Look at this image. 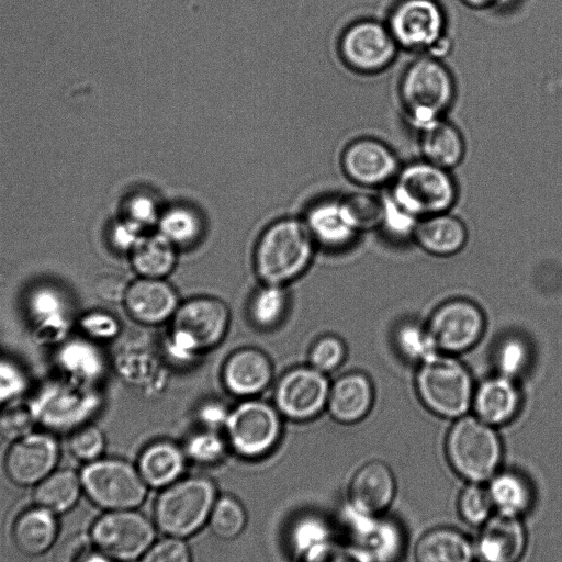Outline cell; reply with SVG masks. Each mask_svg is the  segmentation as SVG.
<instances>
[{
  "label": "cell",
  "mask_w": 562,
  "mask_h": 562,
  "mask_svg": "<svg viewBox=\"0 0 562 562\" xmlns=\"http://www.w3.org/2000/svg\"><path fill=\"white\" fill-rule=\"evenodd\" d=\"M313 237L305 223L286 218L269 226L255 250V269L265 284L283 285L299 277L313 256Z\"/></svg>",
  "instance_id": "cell-1"
},
{
  "label": "cell",
  "mask_w": 562,
  "mask_h": 562,
  "mask_svg": "<svg viewBox=\"0 0 562 562\" xmlns=\"http://www.w3.org/2000/svg\"><path fill=\"white\" fill-rule=\"evenodd\" d=\"M400 95L412 125L422 130L441 119L456 95V85L449 69L434 56L415 59L405 69Z\"/></svg>",
  "instance_id": "cell-2"
},
{
  "label": "cell",
  "mask_w": 562,
  "mask_h": 562,
  "mask_svg": "<svg viewBox=\"0 0 562 562\" xmlns=\"http://www.w3.org/2000/svg\"><path fill=\"white\" fill-rule=\"evenodd\" d=\"M415 386L423 404L443 418H460L472 405L473 383L462 362L437 353L419 363Z\"/></svg>",
  "instance_id": "cell-3"
},
{
  "label": "cell",
  "mask_w": 562,
  "mask_h": 562,
  "mask_svg": "<svg viewBox=\"0 0 562 562\" xmlns=\"http://www.w3.org/2000/svg\"><path fill=\"white\" fill-rule=\"evenodd\" d=\"M451 468L463 479L480 483L491 479L502 460V442L493 426L476 416H462L446 438Z\"/></svg>",
  "instance_id": "cell-4"
},
{
  "label": "cell",
  "mask_w": 562,
  "mask_h": 562,
  "mask_svg": "<svg viewBox=\"0 0 562 562\" xmlns=\"http://www.w3.org/2000/svg\"><path fill=\"white\" fill-rule=\"evenodd\" d=\"M457 196L449 170L426 160L400 169L390 194L400 207L418 220L448 212Z\"/></svg>",
  "instance_id": "cell-5"
},
{
  "label": "cell",
  "mask_w": 562,
  "mask_h": 562,
  "mask_svg": "<svg viewBox=\"0 0 562 562\" xmlns=\"http://www.w3.org/2000/svg\"><path fill=\"white\" fill-rule=\"evenodd\" d=\"M215 503V488L205 477L175 482L160 493L155 504V522L170 537L195 532L207 519Z\"/></svg>",
  "instance_id": "cell-6"
},
{
  "label": "cell",
  "mask_w": 562,
  "mask_h": 562,
  "mask_svg": "<svg viewBox=\"0 0 562 562\" xmlns=\"http://www.w3.org/2000/svg\"><path fill=\"white\" fill-rule=\"evenodd\" d=\"M225 431L231 447L246 458L269 452L281 434V418L277 407L259 401L246 400L229 412Z\"/></svg>",
  "instance_id": "cell-7"
},
{
  "label": "cell",
  "mask_w": 562,
  "mask_h": 562,
  "mask_svg": "<svg viewBox=\"0 0 562 562\" xmlns=\"http://www.w3.org/2000/svg\"><path fill=\"white\" fill-rule=\"evenodd\" d=\"M81 477L89 497L104 508L130 509L146 496V483L138 470L122 460L93 462L83 470Z\"/></svg>",
  "instance_id": "cell-8"
},
{
  "label": "cell",
  "mask_w": 562,
  "mask_h": 562,
  "mask_svg": "<svg viewBox=\"0 0 562 562\" xmlns=\"http://www.w3.org/2000/svg\"><path fill=\"white\" fill-rule=\"evenodd\" d=\"M426 328L437 351L453 356L477 344L485 328V318L474 302L453 299L431 313Z\"/></svg>",
  "instance_id": "cell-9"
},
{
  "label": "cell",
  "mask_w": 562,
  "mask_h": 562,
  "mask_svg": "<svg viewBox=\"0 0 562 562\" xmlns=\"http://www.w3.org/2000/svg\"><path fill=\"white\" fill-rule=\"evenodd\" d=\"M92 538L100 552L109 558L130 561L144 554L153 544L155 529L144 515L119 509L97 520Z\"/></svg>",
  "instance_id": "cell-10"
},
{
  "label": "cell",
  "mask_w": 562,
  "mask_h": 562,
  "mask_svg": "<svg viewBox=\"0 0 562 562\" xmlns=\"http://www.w3.org/2000/svg\"><path fill=\"white\" fill-rule=\"evenodd\" d=\"M387 27L398 47L430 52L446 37V16L435 0H403L390 13Z\"/></svg>",
  "instance_id": "cell-11"
},
{
  "label": "cell",
  "mask_w": 562,
  "mask_h": 562,
  "mask_svg": "<svg viewBox=\"0 0 562 562\" xmlns=\"http://www.w3.org/2000/svg\"><path fill=\"white\" fill-rule=\"evenodd\" d=\"M329 389L325 373L311 366L294 368L277 383L276 407L293 420L314 418L327 406Z\"/></svg>",
  "instance_id": "cell-12"
},
{
  "label": "cell",
  "mask_w": 562,
  "mask_h": 562,
  "mask_svg": "<svg viewBox=\"0 0 562 562\" xmlns=\"http://www.w3.org/2000/svg\"><path fill=\"white\" fill-rule=\"evenodd\" d=\"M398 45L387 25L362 20L350 25L340 41V53L351 68L361 72H378L396 57Z\"/></svg>",
  "instance_id": "cell-13"
},
{
  "label": "cell",
  "mask_w": 562,
  "mask_h": 562,
  "mask_svg": "<svg viewBox=\"0 0 562 562\" xmlns=\"http://www.w3.org/2000/svg\"><path fill=\"white\" fill-rule=\"evenodd\" d=\"M229 311L215 297H194L179 304L171 317V331L183 336L199 352L218 345L228 328Z\"/></svg>",
  "instance_id": "cell-14"
},
{
  "label": "cell",
  "mask_w": 562,
  "mask_h": 562,
  "mask_svg": "<svg viewBox=\"0 0 562 562\" xmlns=\"http://www.w3.org/2000/svg\"><path fill=\"white\" fill-rule=\"evenodd\" d=\"M345 173L363 187H379L394 180L400 171L395 153L385 143L370 137L359 138L342 154Z\"/></svg>",
  "instance_id": "cell-15"
},
{
  "label": "cell",
  "mask_w": 562,
  "mask_h": 562,
  "mask_svg": "<svg viewBox=\"0 0 562 562\" xmlns=\"http://www.w3.org/2000/svg\"><path fill=\"white\" fill-rule=\"evenodd\" d=\"M58 457L57 443L48 435H26L9 449L4 468L16 484L31 485L44 479L54 468Z\"/></svg>",
  "instance_id": "cell-16"
},
{
  "label": "cell",
  "mask_w": 562,
  "mask_h": 562,
  "mask_svg": "<svg viewBox=\"0 0 562 562\" xmlns=\"http://www.w3.org/2000/svg\"><path fill=\"white\" fill-rule=\"evenodd\" d=\"M123 302L135 321L147 325L171 319L179 306L177 293L168 282L143 277L126 286Z\"/></svg>",
  "instance_id": "cell-17"
},
{
  "label": "cell",
  "mask_w": 562,
  "mask_h": 562,
  "mask_svg": "<svg viewBox=\"0 0 562 562\" xmlns=\"http://www.w3.org/2000/svg\"><path fill=\"white\" fill-rule=\"evenodd\" d=\"M394 494L395 479L391 469L384 462L370 461L350 482V507L363 515L379 516L390 506Z\"/></svg>",
  "instance_id": "cell-18"
},
{
  "label": "cell",
  "mask_w": 562,
  "mask_h": 562,
  "mask_svg": "<svg viewBox=\"0 0 562 562\" xmlns=\"http://www.w3.org/2000/svg\"><path fill=\"white\" fill-rule=\"evenodd\" d=\"M526 548V531L519 517L498 513L490 517L477 539L483 562H518Z\"/></svg>",
  "instance_id": "cell-19"
},
{
  "label": "cell",
  "mask_w": 562,
  "mask_h": 562,
  "mask_svg": "<svg viewBox=\"0 0 562 562\" xmlns=\"http://www.w3.org/2000/svg\"><path fill=\"white\" fill-rule=\"evenodd\" d=\"M225 387L234 395L254 396L263 391L272 379V364L266 353L256 348L233 352L222 371Z\"/></svg>",
  "instance_id": "cell-20"
},
{
  "label": "cell",
  "mask_w": 562,
  "mask_h": 562,
  "mask_svg": "<svg viewBox=\"0 0 562 562\" xmlns=\"http://www.w3.org/2000/svg\"><path fill=\"white\" fill-rule=\"evenodd\" d=\"M373 401V384L368 375L349 372L330 385L326 407L335 420L353 424L368 415Z\"/></svg>",
  "instance_id": "cell-21"
},
{
  "label": "cell",
  "mask_w": 562,
  "mask_h": 562,
  "mask_svg": "<svg viewBox=\"0 0 562 562\" xmlns=\"http://www.w3.org/2000/svg\"><path fill=\"white\" fill-rule=\"evenodd\" d=\"M475 416L495 427L507 424L520 406V393L512 378L496 374L482 381L473 393Z\"/></svg>",
  "instance_id": "cell-22"
},
{
  "label": "cell",
  "mask_w": 562,
  "mask_h": 562,
  "mask_svg": "<svg viewBox=\"0 0 562 562\" xmlns=\"http://www.w3.org/2000/svg\"><path fill=\"white\" fill-rule=\"evenodd\" d=\"M349 516L355 536L362 542L360 547L373 562L397 561L403 551L404 536L395 522L363 515L352 508Z\"/></svg>",
  "instance_id": "cell-23"
},
{
  "label": "cell",
  "mask_w": 562,
  "mask_h": 562,
  "mask_svg": "<svg viewBox=\"0 0 562 562\" xmlns=\"http://www.w3.org/2000/svg\"><path fill=\"white\" fill-rule=\"evenodd\" d=\"M413 236L425 251L446 257L463 248L468 232L460 218L445 212L418 220Z\"/></svg>",
  "instance_id": "cell-24"
},
{
  "label": "cell",
  "mask_w": 562,
  "mask_h": 562,
  "mask_svg": "<svg viewBox=\"0 0 562 562\" xmlns=\"http://www.w3.org/2000/svg\"><path fill=\"white\" fill-rule=\"evenodd\" d=\"M419 148L424 160L450 170L463 160L465 143L461 132L441 119L419 130Z\"/></svg>",
  "instance_id": "cell-25"
},
{
  "label": "cell",
  "mask_w": 562,
  "mask_h": 562,
  "mask_svg": "<svg viewBox=\"0 0 562 562\" xmlns=\"http://www.w3.org/2000/svg\"><path fill=\"white\" fill-rule=\"evenodd\" d=\"M474 549L469 538L450 527L426 531L415 547L416 562H473Z\"/></svg>",
  "instance_id": "cell-26"
},
{
  "label": "cell",
  "mask_w": 562,
  "mask_h": 562,
  "mask_svg": "<svg viewBox=\"0 0 562 562\" xmlns=\"http://www.w3.org/2000/svg\"><path fill=\"white\" fill-rule=\"evenodd\" d=\"M186 453L170 441H157L146 447L138 459V472L153 487L175 483L184 470Z\"/></svg>",
  "instance_id": "cell-27"
},
{
  "label": "cell",
  "mask_w": 562,
  "mask_h": 562,
  "mask_svg": "<svg viewBox=\"0 0 562 562\" xmlns=\"http://www.w3.org/2000/svg\"><path fill=\"white\" fill-rule=\"evenodd\" d=\"M305 224L313 239L330 248L346 246L357 233L348 222L340 201L315 205L308 212Z\"/></svg>",
  "instance_id": "cell-28"
},
{
  "label": "cell",
  "mask_w": 562,
  "mask_h": 562,
  "mask_svg": "<svg viewBox=\"0 0 562 562\" xmlns=\"http://www.w3.org/2000/svg\"><path fill=\"white\" fill-rule=\"evenodd\" d=\"M57 525L52 513L43 507L23 512L13 525V539L24 553L36 555L46 551L55 540Z\"/></svg>",
  "instance_id": "cell-29"
},
{
  "label": "cell",
  "mask_w": 562,
  "mask_h": 562,
  "mask_svg": "<svg viewBox=\"0 0 562 562\" xmlns=\"http://www.w3.org/2000/svg\"><path fill=\"white\" fill-rule=\"evenodd\" d=\"M487 491L493 507L504 515L519 517L532 507L535 501L530 482L522 474L514 471L495 474Z\"/></svg>",
  "instance_id": "cell-30"
},
{
  "label": "cell",
  "mask_w": 562,
  "mask_h": 562,
  "mask_svg": "<svg viewBox=\"0 0 562 562\" xmlns=\"http://www.w3.org/2000/svg\"><path fill=\"white\" fill-rule=\"evenodd\" d=\"M130 252L134 270L143 278L164 279L177 260L176 246L159 233L143 236Z\"/></svg>",
  "instance_id": "cell-31"
},
{
  "label": "cell",
  "mask_w": 562,
  "mask_h": 562,
  "mask_svg": "<svg viewBox=\"0 0 562 562\" xmlns=\"http://www.w3.org/2000/svg\"><path fill=\"white\" fill-rule=\"evenodd\" d=\"M79 490V480L74 472L58 471L38 485L35 499L41 507L61 513L76 503Z\"/></svg>",
  "instance_id": "cell-32"
},
{
  "label": "cell",
  "mask_w": 562,
  "mask_h": 562,
  "mask_svg": "<svg viewBox=\"0 0 562 562\" xmlns=\"http://www.w3.org/2000/svg\"><path fill=\"white\" fill-rule=\"evenodd\" d=\"M345 215L356 232L382 226L385 199L368 192H357L341 200Z\"/></svg>",
  "instance_id": "cell-33"
},
{
  "label": "cell",
  "mask_w": 562,
  "mask_h": 562,
  "mask_svg": "<svg viewBox=\"0 0 562 562\" xmlns=\"http://www.w3.org/2000/svg\"><path fill=\"white\" fill-rule=\"evenodd\" d=\"M288 305V295L283 285L265 284L251 299L250 317L262 328L277 325L283 317Z\"/></svg>",
  "instance_id": "cell-34"
},
{
  "label": "cell",
  "mask_w": 562,
  "mask_h": 562,
  "mask_svg": "<svg viewBox=\"0 0 562 562\" xmlns=\"http://www.w3.org/2000/svg\"><path fill=\"white\" fill-rule=\"evenodd\" d=\"M200 233V220L189 209L172 207L159 217V234L175 246L194 243Z\"/></svg>",
  "instance_id": "cell-35"
},
{
  "label": "cell",
  "mask_w": 562,
  "mask_h": 562,
  "mask_svg": "<svg viewBox=\"0 0 562 562\" xmlns=\"http://www.w3.org/2000/svg\"><path fill=\"white\" fill-rule=\"evenodd\" d=\"M209 522L216 537L229 540L237 537L244 529L245 510L235 498L223 496L214 503Z\"/></svg>",
  "instance_id": "cell-36"
},
{
  "label": "cell",
  "mask_w": 562,
  "mask_h": 562,
  "mask_svg": "<svg viewBox=\"0 0 562 562\" xmlns=\"http://www.w3.org/2000/svg\"><path fill=\"white\" fill-rule=\"evenodd\" d=\"M395 342L400 352L411 361L422 363L439 353L426 326L414 323L403 324L395 333Z\"/></svg>",
  "instance_id": "cell-37"
},
{
  "label": "cell",
  "mask_w": 562,
  "mask_h": 562,
  "mask_svg": "<svg viewBox=\"0 0 562 562\" xmlns=\"http://www.w3.org/2000/svg\"><path fill=\"white\" fill-rule=\"evenodd\" d=\"M458 509L461 518L469 525H483L493 509L487 488L479 483H470L460 493Z\"/></svg>",
  "instance_id": "cell-38"
},
{
  "label": "cell",
  "mask_w": 562,
  "mask_h": 562,
  "mask_svg": "<svg viewBox=\"0 0 562 562\" xmlns=\"http://www.w3.org/2000/svg\"><path fill=\"white\" fill-rule=\"evenodd\" d=\"M302 562H373L360 546L325 540L302 554Z\"/></svg>",
  "instance_id": "cell-39"
},
{
  "label": "cell",
  "mask_w": 562,
  "mask_h": 562,
  "mask_svg": "<svg viewBox=\"0 0 562 562\" xmlns=\"http://www.w3.org/2000/svg\"><path fill=\"white\" fill-rule=\"evenodd\" d=\"M225 449V439L217 430L204 428L188 438L184 453L198 463L209 464L218 461Z\"/></svg>",
  "instance_id": "cell-40"
},
{
  "label": "cell",
  "mask_w": 562,
  "mask_h": 562,
  "mask_svg": "<svg viewBox=\"0 0 562 562\" xmlns=\"http://www.w3.org/2000/svg\"><path fill=\"white\" fill-rule=\"evenodd\" d=\"M346 346L344 341L333 335L317 339L310 350V366L316 370L328 373L336 370L345 360Z\"/></svg>",
  "instance_id": "cell-41"
},
{
  "label": "cell",
  "mask_w": 562,
  "mask_h": 562,
  "mask_svg": "<svg viewBox=\"0 0 562 562\" xmlns=\"http://www.w3.org/2000/svg\"><path fill=\"white\" fill-rule=\"evenodd\" d=\"M528 360L527 346L518 338H508L501 344L496 353L499 374L514 378L524 369Z\"/></svg>",
  "instance_id": "cell-42"
},
{
  "label": "cell",
  "mask_w": 562,
  "mask_h": 562,
  "mask_svg": "<svg viewBox=\"0 0 562 562\" xmlns=\"http://www.w3.org/2000/svg\"><path fill=\"white\" fill-rule=\"evenodd\" d=\"M34 412L26 402L8 404L0 416V428L8 437H22L32 427Z\"/></svg>",
  "instance_id": "cell-43"
},
{
  "label": "cell",
  "mask_w": 562,
  "mask_h": 562,
  "mask_svg": "<svg viewBox=\"0 0 562 562\" xmlns=\"http://www.w3.org/2000/svg\"><path fill=\"white\" fill-rule=\"evenodd\" d=\"M69 447L72 454L78 459L93 460L104 448V437L95 426H82L74 431Z\"/></svg>",
  "instance_id": "cell-44"
},
{
  "label": "cell",
  "mask_w": 562,
  "mask_h": 562,
  "mask_svg": "<svg viewBox=\"0 0 562 562\" xmlns=\"http://www.w3.org/2000/svg\"><path fill=\"white\" fill-rule=\"evenodd\" d=\"M140 562H191L190 552L180 538L170 537L151 544Z\"/></svg>",
  "instance_id": "cell-45"
},
{
  "label": "cell",
  "mask_w": 562,
  "mask_h": 562,
  "mask_svg": "<svg viewBox=\"0 0 562 562\" xmlns=\"http://www.w3.org/2000/svg\"><path fill=\"white\" fill-rule=\"evenodd\" d=\"M327 539L328 531L326 527L315 518L302 519L293 528L292 543L294 549L302 554Z\"/></svg>",
  "instance_id": "cell-46"
},
{
  "label": "cell",
  "mask_w": 562,
  "mask_h": 562,
  "mask_svg": "<svg viewBox=\"0 0 562 562\" xmlns=\"http://www.w3.org/2000/svg\"><path fill=\"white\" fill-rule=\"evenodd\" d=\"M385 199V215L382 226L396 236L413 235L418 218L400 207L390 196Z\"/></svg>",
  "instance_id": "cell-47"
},
{
  "label": "cell",
  "mask_w": 562,
  "mask_h": 562,
  "mask_svg": "<svg viewBox=\"0 0 562 562\" xmlns=\"http://www.w3.org/2000/svg\"><path fill=\"white\" fill-rule=\"evenodd\" d=\"M126 218L142 228L153 224L157 220L155 202L147 195L133 196L126 205Z\"/></svg>",
  "instance_id": "cell-48"
},
{
  "label": "cell",
  "mask_w": 562,
  "mask_h": 562,
  "mask_svg": "<svg viewBox=\"0 0 562 562\" xmlns=\"http://www.w3.org/2000/svg\"><path fill=\"white\" fill-rule=\"evenodd\" d=\"M142 227L130 220L116 223L111 231V240L119 250L131 251L144 236Z\"/></svg>",
  "instance_id": "cell-49"
},
{
  "label": "cell",
  "mask_w": 562,
  "mask_h": 562,
  "mask_svg": "<svg viewBox=\"0 0 562 562\" xmlns=\"http://www.w3.org/2000/svg\"><path fill=\"white\" fill-rule=\"evenodd\" d=\"M231 409L218 401L203 403L196 412L199 422L206 429L225 428Z\"/></svg>",
  "instance_id": "cell-50"
},
{
  "label": "cell",
  "mask_w": 562,
  "mask_h": 562,
  "mask_svg": "<svg viewBox=\"0 0 562 562\" xmlns=\"http://www.w3.org/2000/svg\"><path fill=\"white\" fill-rule=\"evenodd\" d=\"M465 4L472 8H486V7H504L509 4L513 0H462Z\"/></svg>",
  "instance_id": "cell-51"
},
{
  "label": "cell",
  "mask_w": 562,
  "mask_h": 562,
  "mask_svg": "<svg viewBox=\"0 0 562 562\" xmlns=\"http://www.w3.org/2000/svg\"><path fill=\"white\" fill-rule=\"evenodd\" d=\"M79 562H112L111 558L102 552H89L85 554Z\"/></svg>",
  "instance_id": "cell-52"
}]
</instances>
